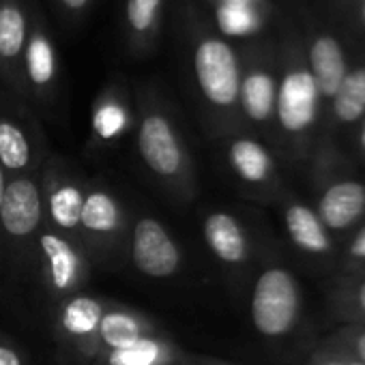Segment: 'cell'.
<instances>
[{"instance_id": "5bb4252c", "label": "cell", "mask_w": 365, "mask_h": 365, "mask_svg": "<svg viewBox=\"0 0 365 365\" xmlns=\"http://www.w3.org/2000/svg\"><path fill=\"white\" fill-rule=\"evenodd\" d=\"M277 101V73L271 63L260 54L241 56V88H239V116L241 123L258 131L275 123Z\"/></svg>"}, {"instance_id": "30bf717a", "label": "cell", "mask_w": 365, "mask_h": 365, "mask_svg": "<svg viewBox=\"0 0 365 365\" xmlns=\"http://www.w3.org/2000/svg\"><path fill=\"white\" fill-rule=\"evenodd\" d=\"M108 299L78 292L54 307V337L63 354L82 365H93L99 354V324Z\"/></svg>"}, {"instance_id": "1f68e13d", "label": "cell", "mask_w": 365, "mask_h": 365, "mask_svg": "<svg viewBox=\"0 0 365 365\" xmlns=\"http://www.w3.org/2000/svg\"><path fill=\"white\" fill-rule=\"evenodd\" d=\"M200 365H230V363H222V361H211V359H205Z\"/></svg>"}, {"instance_id": "8fae6325", "label": "cell", "mask_w": 365, "mask_h": 365, "mask_svg": "<svg viewBox=\"0 0 365 365\" xmlns=\"http://www.w3.org/2000/svg\"><path fill=\"white\" fill-rule=\"evenodd\" d=\"M127 262L148 279H172L182 271L185 258L168 226L146 213L131 215Z\"/></svg>"}, {"instance_id": "83f0119b", "label": "cell", "mask_w": 365, "mask_h": 365, "mask_svg": "<svg viewBox=\"0 0 365 365\" xmlns=\"http://www.w3.org/2000/svg\"><path fill=\"white\" fill-rule=\"evenodd\" d=\"M348 256L354 260H365V226L352 237V241L348 245Z\"/></svg>"}, {"instance_id": "7a4b0ae2", "label": "cell", "mask_w": 365, "mask_h": 365, "mask_svg": "<svg viewBox=\"0 0 365 365\" xmlns=\"http://www.w3.org/2000/svg\"><path fill=\"white\" fill-rule=\"evenodd\" d=\"M135 153L148 176L174 202L198 196V165L170 99L155 84L138 88Z\"/></svg>"}, {"instance_id": "7402d4cb", "label": "cell", "mask_w": 365, "mask_h": 365, "mask_svg": "<svg viewBox=\"0 0 365 365\" xmlns=\"http://www.w3.org/2000/svg\"><path fill=\"white\" fill-rule=\"evenodd\" d=\"M307 61H309L307 69L316 82L320 99H333L348 73L341 43L331 35H318L309 46Z\"/></svg>"}, {"instance_id": "3957f363", "label": "cell", "mask_w": 365, "mask_h": 365, "mask_svg": "<svg viewBox=\"0 0 365 365\" xmlns=\"http://www.w3.org/2000/svg\"><path fill=\"white\" fill-rule=\"evenodd\" d=\"M131 215L120 196L103 180L86 182L80 217V245L88 260L101 269H118L127 262Z\"/></svg>"}, {"instance_id": "4316f807", "label": "cell", "mask_w": 365, "mask_h": 365, "mask_svg": "<svg viewBox=\"0 0 365 365\" xmlns=\"http://www.w3.org/2000/svg\"><path fill=\"white\" fill-rule=\"evenodd\" d=\"M0 365H29L24 348L5 335H0Z\"/></svg>"}, {"instance_id": "8d00e7d4", "label": "cell", "mask_w": 365, "mask_h": 365, "mask_svg": "<svg viewBox=\"0 0 365 365\" xmlns=\"http://www.w3.org/2000/svg\"><path fill=\"white\" fill-rule=\"evenodd\" d=\"M363 20H365V0H363Z\"/></svg>"}, {"instance_id": "4fadbf2b", "label": "cell", "mask_w": 365, "mask_h": 365, "mask_svg": "<svg viewBox=\"0 0 365 365\" xmlns=\"http://www.w3.org/2000/svg\"><path fill=\"white\" fill-rule=\"evenodd\" d=\"M33 5V0H0V84L24 103L22 61Z\"/></svg>"}, {"instance_id": "603a6c76", "label": "cell", "mask_w": 365, "mask_h": 365, "mask_svg": "<svg viewBox=\"0 0 365 365\" xmlns=\"http://www.w3.org/2000/svg\"><path fill=\"white\" fill-rule=\"evenodd\" d=\"M284 224L290 241L305 254L322 256L331 250V239L318 213L303 202H288L284 209Z\"/></svg>"}, {"instance_id": "ffe728a7", "label": "cell", "mask_w": 365, "mask_h": 365, "mask_svg": "<svg viewBox=\"0 0 365 365\" xmlns=\"http://www.w3.org/2000/svg\"><path fill=\"white\" fill-rule=\"evenodd\" d=\"M159 331L163 329H159V324L148 314L123 303L108 301L99 324V352L133 346Z\"/></svg>"}, {"instance_id": "e0dca14e", "label": "cell", "mask_w": 365, "mask_h": 365, "mask_svg": "<svg viewBox=\"0 0 365 365\" xmlns=\"http://www.w3.org/2000/svg\"><path fill=\"white\" fill-rule=\"evenodd\" d=\"M205 356L180 348L165 331L133 346L99 352L93 365H200Z\"/></svg>"}, {"instance_id": "e575fe53", "label": "cell", "mask_w": 365, "mask_h": 365, "mask_svg": "<svg viewBox=\"0 0 365 365\" xmlns=\"http://www.w3.org/2000/svg\"><path fill=\"white\" fill-rule=\"evenodd\" d=\"M344 365H363V363H359L356 359H348V361H344Z\"/></svg>"}, {"instance_id": "836d02e7", "label": "cell", "mask_w": 365, "mask_h": 365, "mask_svg": "<svg viewBox=\"0 0 365 365\" xmlns=\"http://www.w3.org/2000/svg\"><path fill=\"white\" fill-rule=\"evenodd\" d=\"M361 146L365 150V120H363V127H361Z\"/></svg>"}, {"instance_id": "f546056e", "label": "cell", "mask_w": 365, "mask_h": 365, "mask_svg": "<svg viewBox=\"0 0 365 365\" xmlns=\"http://www.w3.org/2000/svg\"><path fill=\"white\" fill-rule=\"evenodd\" d=\"M7 172L3 170V165H0V209H3V198H5V190H7Z\"/></svg>"}, {"instance_id": "8992f818", "label": "cell", "mask_w": 365, "mask_h": 365, "mask_svg": "<svg viewBox=\"0 0 365 365\" xmlns=\"http://www.w3.org/2000/svg\"><path fill=\"white\" fill-rule=\"evenodd\" d=\"M250 316L256 333L267 339L290 335L301 316V290L297 277L282 264L264 267L252 288Z\"/></svg>"}, {"instance_id": "d6a6232c", "label": "cell", "mask_w": 365, "mask_h": 365, "mask_svg": "<svg viewBox=\"0 0 365 365\" xmlns=\"http://www.w3.org/2000/svg\"><path fill=\"white\" fill-rule=\"evenodd\" d=\"M217 3V0H215ZM228 3H247V5H258V0H228Z\"/></svg>"}, {"instance_id": "d590c367", "label": "cell", "mask_w": 365, "mask_h": 365, "mask_svg": "<svg viewBox=\"0 0 365 365\" xmlns=\"http://www.w3.org/2000/svg\"><path fill=\"white\" fill-rule=\"evenodd\" d=\"M322 365H344V363H322Z\"/></svg>"}, {"instance_id": "277c9868", "label": "cell", "mask_w": 365, "mask_h": 365, "mask_svg": "<svg viewBox=\"0 0 365 365\" xmlns=\"http://www.w3.org/2000/svg\"><path fill=\"white\" fill-rule=\"evenodd\" d=\"M39 174L9 176L0 209V250L16 271L35 267L37 239L43 228Z\"/></svg>"}, {"instance_id": "cb8c5ba5", "label": "cell", "mask_w": 365, "mask_h": 365, "mask_svg": "<svg viewBox=\"0 0 365 365\" xmlns=\"http://www.w3.org/2000/svg\"><path fill=\"white\" fill-rule=\"evenodd\" d=\"M333 114L339 123L352 125L365 114V67L348 71L333 97Z\"/></svg>"}, {"instance_id": "4dcf8cb0", "label": "cell", "mask_w": 365, "mask_h": 365, "mask_svg": "<svg viewBox=\"0 0 365 365\" xmlns=\"http://www.w3.org/2000/svg\"><path fill=\"white\" fill-rule=\"evenodd\" d=\"M356 303H359V307L365 314V282H361V286L356 288Z\"/></svg>"}, {"instance_id": "f1b7e54d", "label": "cell", "mask_w": 365, "mask_h": 365, "mask_svg": "<svg viewBox=\"0 0 365 365\" xmlns=\"http://www.w3.org/2000/svg\"><path fill=\"white\" fill-rule=\"evenodd\" d=\"M352 350L356 352V361L365 365V331L356 333V337L352 339Z\"/></svg>"}, {"instance_id": "9c48e42d", "label": "cell", "mask_w": 365, "mask_h": 365, "mask_svg": "<svg viewBox=\"0 0 365 365\" xmlns=\"http://www.w3.org/2000/svg\"><path fill=\"white\" fill-rule=\"evenodd\" d=\"M35 267L41 275L48 301L56 307L65 299L82 292L91 277V260L86 252L50 228H41L35 252Z\"/></svg>"}, {"instance_id": "5b68a950", "label": "cell", "mask_w": 365, "mask_h": 365, "mask_svg": "<svg viewBox=\"0 0 365 365\" xmlns=\"http://www.w3.org/2000/svg\"><path fill=\"white\" fill-rule=\"evenodd\" d=\"M46 157V135L33 108L0 88V165L7 176H26L41 172Z\"/></svg>"}, {"instance_id": "44dd1931", "label": "cell", "mask_w": 365, "mask_h": 365, "mask_svg": "<svg viewBox=\"0 0 365 365\" xmlns=\"http://www.w3.org/2000/svg\"><path fill=\"white\" fill-rule=\"evenodd\" d=\"M365 213V185L359 180H337L318 200V217L327 230H346Z\"/></svg>"}, {"instance_id": "484cf974", "label": "cell", "mask_w": 365, "mask_h": 365, "mask_svg": "<svg viewBox=\"0 0 365 365\" xmlns=\"http://www.w3.org/2000/svg\"><path fill=\"white\" fill-rule=\"evenodd\" d=\"M58 16L67 22V24H73V22H80L82 18H86V14L93 9L95 0H52Z\"/></svg>"}, {"instance_id": "6da1fadb", "label": "cell", "mask_w": 365, "mask_h": 365, "mask_svg": "<svg viewBox=\"0 0 365 365\" xmlns=\"http://www.w3.org/2000/svg\"><path fill=\"white\" fill-rule=\"evenodd\" d=\"M178 29L198 114L207 131L222 140L241 129V54L194 0H180Z\"/></svg>"}, {"instance_id": "9a60e30c", "label": "cell", "mask_w": 365, "mask_h": 365, "mask_svg": "<svg viewBox=\"0 0 365 365\" xmlns=\"http://www.w3.org/2000/svg\"><path fill=\"white\" fill-rule=\"evenodd\" d=\"M202 239L215 262L230 275H241L252 260V241L245 224L230 211L215 209L202 217Z\"/></svg>"}, {"instance_id": "7c38bea8", "label": "cell", "mask_w": 365, "mask_h": 365, "mask_svg": "<svg viewBox=\"0 0 365 365\" xmlns=\"http://www.w3.org/2000/svg\"><path fill=\"white\" fill-rule=\"evenodd\" d=\"M320 93L307 67L290 63L277 78L275 125L284 140L301 144L318 118Z\"/></svg>"}, {"instance_id": "d6986e66", "label": "cell", "mask_w": 365, "mask_h": 365, "mask_svg": "<svg viewBox=\"0 0 365 365\" xmlns=\"http://www.w3.org/2000/svg\"><path fill=\"white\" fill-rule=\"evenodd\" d=\"M165 0H125L123 37L131 56L144 58L155 52L163 31Z\"/></svg>"}, {"instance_id": "ba28073f", "label": "cell", "mask_w": 365, "mask_h": 365, "mask_svg": "<svg viewBox=\"0 0 365 365\" xmlns=\"http://www.w3.org/2000/svg\"><path fill=\"white\" fill-rule=\"evenodd\" d=\"M24 97L31 108L54 110L61 97V58L43 11L33 5L29 39L22 61Z\"/></svg>"}, {"instance_id": "52a82bcc", "label": "cell", "mask_w": 365, "mask_h": 365, "mask_svg": "<svg viewBox=\"0 0 365 365\" xmlns=\"http://www.w3.org/2000/svg\"><path fill=\"white\" fill-rule=\"evenodd\" d=\"M39 178L43 226L80 245V217L86 198V180H82L73 165L61 155L46 157Z\"/></svg>"}, {"instance_id": "d4e9b609", "label": "cell", "mask_w": 365, "mask_h": 365, "mask_svg": "<svg viewBox=\"0 0 365 365\" xmlns=\"http://www.w3.org/2000/svg\"><path fill=\"white\" fill-rule=\"evenodd\" d=\"M215 22L217 31L226 37H247L262 26V16L256 5L247 3H228V0H217L215 3Z\"/></svg>"}, {"instance_id": "ac0fdd59", "label": "cell", "mask_w": 365, "mask_h": 365, "mask_svg": "<svg viewBox=\"0 0 365 365\" xmlns=\"http://www.w3.org/2000/svg\"><path fill=\"white\" fill-rule=\"evenodd\" d=\"M131 127H135V114L131 97L123 84H108L93 106L91 138L99 146H112L120 142Z\"/></svg>"}, {"instance_id": "2e32d148", "label": "cell", "mask_w": 365, "mask_h": 365, "mask_svg": "<svg viewBox=\"0 0 365 365\" xmlns=\"http://www.w3.org/2000/svg\"><path fill=\"white\" fill-rule=\"evenodd\" d=\"M222 140H224L226 163L245 190L262 194L273 185L277 168L264 142H260L252 133H243L241 129Z\"/></svg>"}]
</instances>
